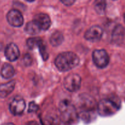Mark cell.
<instances>
[{"mask_svg": "<svg viewBox=\"0 0 125 125\" xmlns=\"http://www.w3.org/2000/svg\"><path fill=\"white\" fill-rule=\"evenodd\" d=\"M54 63L61 72H68L78 65L79 58L74 52H63L56 57Z\"/></svg>", "mask_w": 125, "mask_h": 125, "instance_id": "obj_1", "label": "cell"}, {"mask_svg": "<svg viewBox=\"0 0 125 125\" xmlns=\"http://www.w3.org/2000/svg\"><path fill=\"white\" fill-rule=\"evenodd\" d=\"M60 118L61 121L66 125H72L78 119V114L76 109L70 101L64 100L61 101L59 106Z\"/></svg>", "mask_w": 125, "mask_h": 125, "instance_id": "obj_2", "label": "cell"}, {"mask_svg": "<svg viewBox=\"0 0 125 125\" xmlns=\"http://www.w3.org/2000/svg\"><path fill=\"white\" fill-rule=\"evenodd\" d=\"M121 102L115 96L101 100L97 104V111L102 117H108L115 114L120 107Z\"/></svg>", "mask_w": 125, "mask_h": 125, "instance_id": "obj_3", "label": "cell"}, {"mask_svg": "<svg viewBox=\"0 0 125 125\" xmlns=\"http://www.w3.org/2000/svg\"><path fill=\"white\" fill-rule=\"evenodd\" d=\"M63 85L68 91L75 92L80 89L81 85V78L78 74H70L65 78Z\"/></svg>", "mask_w": 125, "mask_h": 125, "instance_id": "obj_4", "label": "cell"}, {"mask_svg": "<svg viewBox=\"0 0 125 125\" xmlns=\"http://www.w3.org/2000/svg\"><path fill=\"white\" fill-rule=\"evenodd\" d=\"M94 63L98 68H104L109 63V56L104 50H96L92 54Z\"/></svg>", "mask_w": 125, "mask_h": 125, "instance_id": "obj_5", "label": "cell"}, {"mask_svg": "<svg viewBox=\"0 0 125 125\" xmlns=\"http://www.w3.org/2000/svg\"><path fill=\"white\" fill-rule=\"evenodd\" d=\"M79 108L83 113H92L96 104L94 99L88 95H83L79 98Z\"/></svg>", "mask_w": 125, "mask_h": 125, "instance_id": "obj_6", "label": "cell"}, {"mask_svg": "<svg viewBox=\"0 0 125 125\" xmlns=\"http://www.w3.org/2000/svg\"><path fill=\"white\" fill-rule=\"evenodd\" d=\"M26 103L24 99L20 96H15L9 104V110L14 115H20L24 112Z\"/></svg>", "mask_w": 125, "mask_h": 125, "instance_id": "obj_7", "label": "cell"}, {"mask_svg": "<svg viewBox=\"0 0 125 125\" xmlns=\"http://www.w3.org/2000/svg\"><path fill=\"white\" fill-rule=\"evenodd\" d=\"M7 20L9 24L13 27H20L24 23L21 13L17 9H12L7 13Z\"/></svg>", "mask_w": 125, "mask_h": 125, "instance_id": "obj_8", "label": "cell"}, {"mask_svg": "<svg viewBox=\"0 0 125 125\" xmlns=\"http://www.w3.org/2000/svg\"><path fill=\"white\" fill-rule=\"evenodd\" d=\"M103 34V29L99 26H93L85 33V39L90 42H97L101 39Z\"/></svg>", "mask_w": 125, "mask_h": 125, "instance_id": "obj_9", "label": "cell"}, {"mask_svg": "<svg viewBox=\"0 0 125 125\" xmlns=\"http://www.w3.org/2000/svg\"><path fill=\"white\" fill-rule=\"evenodd\" d=\"M33 20L37 24L41 30L46 31L51 26V19L50 17L46 13H38L34 17Z\"/></svg>", "mask_w": 125, "mask_h": 125, "instance_id": "obj_10", "label": "cell"}, {"mask_svg": "<svg viewBox=\"0 0 125 125\" xmlns=\"http://www.w3.org/2000/svg\"><path fill=\"white\" fill-rule=\"evenodd\" d=\"M5 56L10 62L18 59L20 57V50L17 45L13 43L9 44L5 49Z\"/></svg>", "mask_w": 125, "mask_h": 125, "instance_id": "obj_11", "label": "cell"}, {"mask_svg": "<svg viewBox=\"0 0 125 125\" xmlns=\"http://www.w3.org/2000/svg\"><path fill=\"white\" fill-rule=\"evenodd\" d=\"M61 118L56 112H48L41 118L42 125H60Z\"/></svg>", "mask_w": 125, "mask_h": 125, "instance_id": "obj_12", "label": "cell"}, {"mask_svg": "<svg viewBox=\"0 0 125 125\" xmlns=\"http://www.w3.org/2000/svg\"><path fill=\"white\" fill-rule=\"evenodd\" d=\"M125 35V29L120 24H118L115 27L112 34V41L115 44L122 43Z\"/></svg>", "mask_w": 125, "mask_h": 125, "instance_id": "obj_13", "label": "cell"}, {"mask_svg": "<svg viewBox=\"0 0 125 125\" xmlns=\"http://www.w3.org/2000/svg\"><path fill=\"white\" fill-rule=\"evenodd\" d=\"M15 85V83L14 81L0 84V98H6L14 90Z\"/></svg>", "mask_w": 125, "mask_h": 125, "instance_id": "obj_14", "label": "cell"}, {"mask_svg": "<svg viewBox=\"0 0 125 125\" xmlns=\"http://www.w3.org/2000/svg\"><path fill=\"white\" fill-rule=\"evenodd\" d=\"M1 74L2 78H5V79H10L14 76V68L10 63H4L1 68Z\"/></svg>", "mask_w": 125, "mask_h": 125, "instance_id": "obj_15", "label": "cell"}, {"mask_svg": "<svg viewBox=\"0 0 125 125\" xmlns=\"http://www.w3.org/2000/svg\"><path fill=\"white\" fill-rule=\"evenodd\" d=\"M64 40L63 34L60 31H55L50 39V43L53 46H58L62 43Z\"/></svg>", "mask_w": 125, "mask_h": 125, "instance_id": "obj_16", "label": "cell"}, {"mask_svg": "<svg viewBox=\"0 0 125 125\" xmlns=\"http://www.w3.org/2000/svg\"><path fill=\"white\" fill-rule=\"evenodd\" d=\"M25 31L28 34L30 35H35L40 32L42 30L37 24L34 20H32L27 23L25 27Z\"/></svg>", "mask_w": 125, "mask_h": 125, "instance_id": "obj_17", "label": "cell"}, {"mask_svg": "<svg viewBox=\"0 0 125 125\" xmlns=\"http://www.w3.org/2000/svg\"><path fill=\"white\" fill-rule=\"evenodd\" d=\"M43 43V40H42L40 38L32 37L28 39L26 42V45L29 48L32 50L36 47L39 48Z\"/></svg>", "mask_w": 125, "mask_h": 125, "instance_id": "obj_18", "label": "cell"}, {"mask_svg": "<svg viewBox=\"0 0 125 125\" xmlns=\"http://www.w3.org/2000/svg\"><path fill=\"white\" fill-rule=\"evenodd\" d=\"M94 8L98 14H103L106 8V0H95L94 2Z\"/></svg>", "mask_w": 125, "mask_h": 125, "instance_id": "obj_19", "label": "cell"}, {"mask_svg": "<svg viewBox=\"0 0 125 125\" xmlns=\"http://www.w3.org/2000/svg\"><path fill=\"white\" fill-rule=\"evenodd\" d=\"M39 109V106L35 103L34 101H32L29 103L28 112H35Z\"/></svg>", "mask_w": 125, "mask_h": 125, "instance_id": "obj_20", "label": "cell"}, {"mask_svg": "<svg viewBox=\"0 0 125 125\" xmlns=\"http://www.w3.org/2000/svg\"><path fill=\"white\" fill-rule=\"evenodd\" d=\"M63 4L67 6H70L73 5L76 1V0H60Z\"/></svg>", "mask_w": 125, "mask_h": 125, "instance_id": "obj_21", "label": "cell"}, {"mask_svg": "<svg viewBox=\"0 0 125 125\" xmlns=\"http://www.w3.org/2000/svg\"><path fill=\"white\" fill-rule=\"evenodd\" d=\"M24 63L26 64L27 65H29L31 63V62H32L31 57L29 54H26L25 56H24Z\"/></svg>", "mask_w": 125, "mask_h": 125, "instance_id": "obj_22", "label": "cell"}, {"mask_svg": "<svg viewBox=\"0 0 125 125\" xmlns=\"http://www.w3.org/2000/svg\"><path fill=\"white\" fill-rule=\"evenodd\" d=\"M26 125H39V124L35 121H31V122H29L28 123H27Z\"/></svg>", "mask_w": 125, "mask_h": 125, "instance_id": "obj_23", "label": "cell"}, {"mask_svg": "<svg viewBox=\"0 0 125 125\" xmlns=\"http://www.w3.org/2000/svg\"><path fill=\"white\" fill-rule=\"evenodd\" d=\"M13 125V123H6V124H4V125Z\"/></svg>", "mask_w": 125, "mask_h": 125, "instance_id": "obj_24", "label": "cell"}, {"mask_svg": "<svg viewBox=\"0 0 125 125\" xmlns=\"http://www.w3.org/2000/svg\"><path fill=\"white\" fill-rule=\"evenodd\" d=\"M26 1H28V2H32V1H35V0H26Z\"/></svg>", "mask_w": 125, "mask_h": 125, "instance_id": "obj_25", "label": "cell"}, {"mask_svg": "<svg viewBox=\"0 0 125 125\" xmlns=\"http://www.w3.org/2000/svg\"><path fill=\"white\" fill-rule=\"evenodd\" d=\"M124 21H125V13H124Z\"/></svg>", "mask_w": 125, "mask_h": 125, "instance_id": "obj_26", "label": "cell"}]
</instances>
